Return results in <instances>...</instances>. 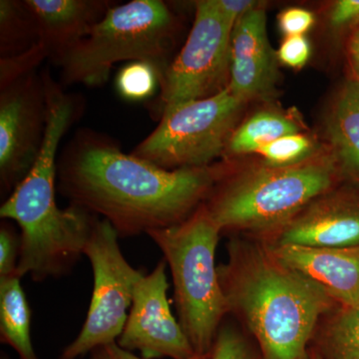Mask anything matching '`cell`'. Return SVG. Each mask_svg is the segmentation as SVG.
<instances>
[{
  "instance_id": "6da1fadb",
  "label": "cell",
  "mask_w": 359,
  "mask_h": 359,
  "mask_svg": "<svg viewBox=\"0 0 359 359\" xmlns=\"http://www.w3.org/2000/svg\"><path fill=\"white\" fill-rule=\"evenodd\" d=\"M222 177L209 166L162 169L92 134L75 138L57 165L62 195L109 222L119 238L183 223Z\"/></svg>"
},
{
  "instance_id": "7a4b0ae2",
  "label": "cell",
  "mask_w": 359,
  "mask_h": 359,
  "mask_svg": "<svg viewBox=\"0 0 359 359\" xmlns=\"http://www.w3.org/2000/svg\"><path fill=\"white\" fill-rule=\"evenodd\" d=\"M229 311L245 321L262 359H309L316 325L334 302L306 276L283 264L268 245L233 241L218 266Z\"/></svg>"
},
{
  "instance_id": "3957f363",
  "label": "cell",
  "mask_w": 359,
  "mask_h": 359,
  "mask_svg": "<svg viewBox=\"0 0 359 359\" xmlns=\"http://www.w3.org/2000/svg\"><path fill=\"white\" fill-rule=\"evenodd\" d=\"M56 188L55 164L37 161L0 208L1 219H13L20 228V278H61L84 255L97 216L74 205L58 208Z\"/></svg>"
},
{
  "instance_id": "277c9868",
  "label": "cell",
  "mask_w": 359,
  "mask_h": 359,
  "mask_svg": "<svg viewBox=\"0 0 359 359\" xmlns=\"http://www.w3.org/2000/svg\"><path fill=\"white\" fill-rule=\"evenodd\" d=\"M334 158L311 157L289 167L266 166L226 182L205 205L219 231H278L306 205L330 192Z\"/></svg>"
},
{
  "instance_id": "5b68a950",
  "label": "cell",
  "mask_w": 359,
  "mask_h": 359,
  "mask_svg": "<svg viewBox=\"0 0 359 359\" xmlns=\"http://www.w3.org/2000/svg\"><path fill=\"white\" fill-rule=\"evenodd\" d=\"M219 233L202 205L183 223L147 233L171 269L179 323L198 355L210 353L230 313L215 264Z\"/></svg>"
},
{
  "instance_id": "8992f818",
  "label": "cell",
  "mask_w": 359,
  "mask_h": 359,
  "mask_svg": "<svg viewBox=\"0 0 359 359\" xmlns=\"http://www.w3.org/2000/svg\"><path fill=\"white\" fill-rule=\"evenodd\" d=\"M177 20L160 0H133L111 7L102 20L57 63L66 83L102 86L116 63L143 61L161 76L170 65ZM162 80V79H161Z\"/></svg>"
},
{
  "instance_id": "52a82bcc",
  "label": "cell",
  "mask_w": 359,
  "mask_h": 359,
  "mask_svg": "<svg viewBox=\"0 0 359 359\" xmlns=\"http://www.w3.org/2000/svg\"><path fill=\"white\" fill-rule=\"evenodd\" d=\"M244 101L226 86L202 100L165 111L133 154L165 170L207 167L228 147Z\"/></svg>"
},
{
  "instance_id": "ba28073f",
  "label": "cell",
  "mask_w": 359,
  "mask_h": 359,
  "mask_svg": "<svg viewBox=\"0 0 359 359\" xmlns=\"http://www.w3.org/2000/svg\"><path fill=\"white\" fill-rule=\"evenodd\" d=\"M117 231L106 219L97 217L84 256L93 271V292L81 332L65 347L58 359H78L96 347L119 339L143 271L130 266L118 244Z\"/></svg>"
},
{
  "instance_id": "9c48e42d",
  "label": "cell",
  "mask_w": 359,
  "mask_h": 359,
  "mask_svg": "<svg viewBox=\"0 0 359 359\" xmlns=\"http://www.w3.org/2000/svg\"><path fill=\"white\" fill-rule=\"evenodd\" d=\"M231 33L233 28L224 22L212 0L197 2L185 45L161 80L162 113L215 95L228 86Z\"/></svg>"
},
{
  "instance_id": "30bf717a",
  "label": "cell",
  "mask_w": 359,
  "mask_h": 359,
  "mask_svg": "<svg viewBox=\"0 0 359 359\" xmlns=\"http://www.w3.org/2000/svg\"><path fill=\"white\" fill-rule=\"evenodd\" d=\"M0 92V179L7 193L39 157L46 128V95L43 78L35 72Z\"/></svg>"
},
{
  "instance_id": "8fae6325",
  "label": "cell",
  "mask_w": 359,
  "mask_h": 359,
  "mask_svg": "<svg viewBox=\"0 0 359 359\" xmlns=\"http://www.w3.org/2000/svg\"><path fill=\"white\" fill-rule=\"evenodd\" d=\"M167 266L166 262H160L137 283L128 318L117 344L131 353L140 351L146 359H190L197 353L171 313Z\"/></svg>"
},
{
  "instance_id": "7c38bea8",
  "label": "cell",
  "mask_w": 359,
  "mask_h": 359,
  "mask_svg": "<svg viewBox=\"0 0 359 359\" xmlns=\"http://www.w3.org/2000/svg\"><path fill=\"white\" fill-rule=\"evenodd\" d=\"M271 245L313 248L359 245V203L330 192L306 205L273 233Z\"/></svg>"
},
{
  "instance_id": "4fadbf2b",
  "label": "cell",
  "mask_w": 359,
  "mask_h": 359,
  "mask_svg": "<svg viewBox=\"0 0 359 359\" xmlns=\"http://www.w3.org/2000/svg\"><path fill=\"white\" fill-rule=\"evenodd\" d=\"M266 22L264 9L256 7L238 21L231 33L228 87L244 102L269 94L278 76Z\"/></svg>"
},
{
  "instance_id": "5bb4252c",
  "label": "cell",
  "mask_w": 359,
  "mask_h": 359,
  "mask_svg": "<svg viewBox=\"0 0 359 359\" xmlns=\"http://www.w3.org/2000/svg\"><path fill=\"white\" fill-rule=\"evenodd\" d=\"M283 264L306 276L342 309L359 304V245L313 248L268 245Z\"/></svg>"
},
{
  "instance_id": "9a60e30c",
  "label": "cell",
  "mask_w": 359,
  "mask_h": 359,
  "mask_svg": "<svg viewBox=\"0 0 359 359\" xmlns=\"http://www.w3.org/2000/svg\"><path fill=\"white\" fill-rule=\"evenodd\" d=\"M25 4L36 23L39 43L55 63L115 6L106 0H25Z\"/></svg>"
},
{
  "instance_id": "2e32d148",
  "label": "cell",
  "mask_w": 359,
  "mask_h": 359,
  "mask_svg": "<svg viewBox=\"0 0 359 359\" xmlns=\"http://www.w3.org/2000/svg\"><path fill=\"white\" fill-rule=\"evenodd\" d=\"M328 140L334 160L344 171L359 177V79L339 92L327 120Z\"/></svg>"
},
{
  "instance_id": "e0dca14e",
  "label": "cell",
  "mask_w": 359,
  "mask_h": 359,
  "mask_svg": "<svg viewBox=\"0 0 359 359\" xmlns=\"http://www.w3.org/2000/svg\"><path fill=\"white\" fill-rule=\"evenodd\" d=\"M20 278H0V340L15 349L20 359H39L30 337L32 311Z\"/></svg>"
},
{
  "instance_id": "ac0fdd59",
  "label": "cell",
  "mask_w": 359,
  "mask_h": 359,
  "mask_svg": "<svg viewBox=\"0 0 359 359\" xmlns=\"http://www.w3.org/2000/svg\"><path fill=\"white\" fill-rule=\"evenodd\" d=\"M297 123L278 113H257L241 125L231 135L228 150L236 155L257 153L259 149L269 145L287 135L299 133Z\"/></svg>"
},
{
  "instance_id": "d6986e66",
  "label": "cell",
  "mask_w": 359,
  "mask_h": 359,
  "mask_svg": "<svg viewBox=\"0 0 359 359\" xmlns=\"http://www.w3.org/2000/svg\"><path fill=\"white\" fill-rule=\"evenodd\" d=\"M39 43L36 23L25 1H0L1 58L22 53Z\"/></svg>"
},
{
  "instance_id": "ffe728a7",
  "label": "cell",
  "mask_w": 359,
  "mask_h": 359,
  "mask_svg": "<svg viewBox=\"0 0 359 359\" xmlns=\"http://www.w3.org/2000/svg\"><path fill=\"white\" fill-rule=\"evenodd\" d=\"M323 359H359V304L342 309L325 330Z\"/></svg>"
},
{
  "instance_id": "44dd1931",
  "label": "cell",
  "mask_w": 359,
  "mask_h": 359,
  "mask_svg": "<svg viewBox=\"0 0 359 359\" xmlns=\"http://www.w3.org/2000/svg\"><path fill=\"white\" fill-rule=\"evenodd\" d=\"M161 73L154 65L135 61L120 71L116 86L126 100H147L161 87Z\"/></svg>"
},
{
  "instance_id": "7402d4cb",
  "label": "cell",
  "mask_w": 359,
  "mask_h": 359,
  "mask_svg": "<svg viewBox=\"0 0 359 359\" xmlns=\"http://www.w3.org/2000/svg\"><path fill=\"white\" fill-rule=\"evenodd\" d=\"M313 152V141L309 137L297 133L271 142L257 153L263 156L268 166L289 167L308 160Z\"/></svg>"
},
{
  "instance_id": "603a6c76",
  "label": "cell",
  "mask_w": 359,
  "mask_h": 359,
  "mask_svg": "<svg viewBox=\"0 0 359 359\" xmlns=\"http://www.w3.org/2000/svg\"><path fill=\"white\" fill-rule=\"evenodd\" d=\"M46 57V49L41 43H37L22 53L0 59V90L32 74Z\"/></svg>"
},
{
  "instance_id": "cb8c5ba5",
  "label": "cell",
  "mask_w": 359,
  "mask_h": 359,
  "mask_svg": "<svg viewBox=\"0 0 359 359\" xmlns=\"http://www.w3.org/2000/svg\"><path fill=\"white\" fill-rule=\"evenodd\" d=\"M207 359H257L244 335L230 325L219 327Z\"/></svg>"
},
{
  "instance_id": "d4e9b609",
  "label": "cell",
  "mask_w": 359,
  "mask_h": 359,
  "mask_svg": "<svg viewBox=\"0 0 359 359\" xmlns=\"http://www.w3.org/2000/svg\"><path fill=\"white\" fill-rule=\"evenodd\" d=\"M20 236L13 226L2 222L0 226V278L18 275Z\"/></svg>"
},
{
  "instance_id": "484cf974",
  "label": "cell",
  "mask_w": 359,
  "mask_h": 359,
  "mask_svg": "<svg viewBox=\"0 0 359 359\" xmlns=\"http://www.w3.org/2000/svg\"><path fill=\"white\" fill-rule=\"evenodd\" d=\"M311 56V44L304 35L287 37L278 51V58L292 68H302Z\"/></svg>"
},
{
  "instance_id": "4316f807",
  "label": "cell",
  "mask_w": 359,
  "mask_h": 359,
  "mask_svg": "<svg viewBox=\"0 0 359 359\" xmlns=\"http://www.w3.org/2000/svg\"><path fill=\"white\" fill-rule=\"evenodd\" d=\"M314 21L311 11L299 7L285 9L278 16L280 30L287 37L304 35L313 27Z\"/></svg>"
},
{
  "instance_id": "83f0119b",
  "label": "cell",
  "mask_w": 359,
  "mask_h": 359,
  "mask_svg": "<svg viewBox=\"0 0 359 359\" xmlns=\"http://www.w3.org/2000/svg\"><path fill=\"white\" fill-rule=\"evenodd\" d=\"M212 4L233 30L241 18L256 8V2L252 0H212Z\"/></svg>"
},
{
  "instance_id": "f1b7e54d",
  "label": "cell",
  "mask_w": 359,
  "mask_h": 359,
  "mask_svg": "<svg viewBox=\"0 0 359 359\" xmlns=\"http://www.w3.org/2000/svg\"><path fill=\"white\" fill-rule=\"evenodd\" d=\"M330 22L337 27L351 25L359 20V0H339L335 2L330 16Z\"/></svg>"
},
{
  "instance_id": "f546056e",
  "label": "cell",
  "mask_w": 359,
  "mask_h": 359,
  "mask_svg": "<svg viewBox=\"0 0 359 359\" xmlns=\"http://www.w3.org/2000/svg\"><path fill=\"white\" fill-rule=\"evenodd\" d=\"M208 353L205 355H195L190 359H207ZM90 359H146L138 358L131 351H126L119 346L117 342L105 344V346L96 347L90 353Z\"/></svg>"
},
{
  "instance_id": "4dcf8cb0",
  "label": "cell",
  "mask_w": 359,
  "mask_h": 359,
  "mask_svg": "<svg viewBox=\"0 0 359 359\" xmlns=\"http://www.w3.org/2000/svg\"><path fill=\"white\" fill-rule=\"evenodd\" d=\"M349 54H351V65H353L354 72L358 75L356 78L359 79V27L351 39Z\"/></svg>"
},
{
  "instance_id": "1f68e13d",
  "label": "cell",
  "mask_w": 359,
  "mask_h": 359,
  "mask_svg": "<svg viewBox=\"0 0 359 359\" xmlns=\"http://www.w3.org/2000/svg\"><path fill=\"white\" fill-rule=\"evenodd\" d=\"M309 359H323V358L320 355V353H316V351H313V353H309Z\"/></svg>"
}]
</instances>
